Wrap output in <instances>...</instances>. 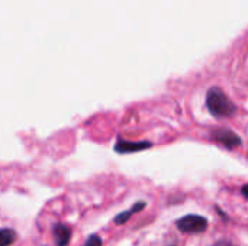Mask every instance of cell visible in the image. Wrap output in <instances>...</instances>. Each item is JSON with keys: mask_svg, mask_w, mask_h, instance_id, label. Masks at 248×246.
<instances>
[{"mask_svg": "<svg viewBox=\"0 0 248 246\" xmlns=\"http://www.w3.org/2000/svg\"><path fill=\"white\" fill-rule=\"evenodd\" d=\"M241 193L244 194V197H247L248 199V184H244V186H243V188H241Z\"/></svg>", "mask_w": 248, "mask_h": 246, "instance_id": "9c48e42d", "label": "cell"}, {"mask_svg": "<svg viewBox=\"0 0 248 246\" xmlns=\"http://www.w3.org/2000/svg\"><path fill=\"white\" fill-rule=\"evenodd\" d=\"M83 246H102V239L97 235H92V236H89V239Z\"/></svg>", "mask_w": 248, "mask_h": 246, "instance_id": "ba28073f", "label": "cell"}, {"mask_svg": "<svg viewBox=\"0 0 248 246\" xmlns=\"http://www.w3.org/2000/svg\"><path fill=\"white\" fill-rule=\"evenodd\" d=\"M153 144L147 142V141H138V142H131V141H125V139H118V142L115 144V151L118 154H131V152H140L144 149L151 148Z\"/></svg>", "mask_w": 248, "mask_h": 246, "instance_id": "277c9868", "label": "cell"}, {"mask_svg": "<svg viewBox=\"0 0 248 246\" xmlns=\"http://www.w3.org/2000/svg\"><path fill=\"white\" fill-rule=\"evenodd\" d=\"M17 241V233L13 229H0V246H10Z\"/></svg>", "mask_w": 248, "mask_h": 246, "instance_id": "52a82bcc", "label": "cell"}, {"mask_svg": "<svg viewBox=\"0 0 248 246\" xmlns=\"http://www.w3.org/2000/svg\"><path fill=\"white\" fill-rule=\"evenodd\" d=\"M145 206H147L145 202H138V203H135L129 210H126V212H124V213H121V215H118V216L115 217V223H116V225H124V223H126L132 215H135V213L144 210Z\"/></svg>", "mask_w": 248, "mask_h": 246, "instance_id": "8992f818", "label": "cell"}, {"mask_svg": "<svg viewBox=\"0 0 248 246\" xmlns=\"http://www.w3.org/2000/svg\"><path fill=\"white\" fill-rule=\"evenodd\" d=\"M206 106H208V110L211 112V115H214L218 119L231 117L237 112V107L232 103V100L219 87H212L208 90Z\"/></svg>", "mask_w": 248, "mask_h": 246, "instance_id": "6da1fadb", "label": "cell"}, {"mask_svg": "<svg viewBox=\"0 0 248 246\" xmlns=\"http://www.w3.org/2000/svg\"><path fill=\"white\" fill-rule=\"evenodd\" d=\"M54 233V241L57 246H67L70 239H71V229L67 225L62 223H57L52 229Z\"/></svg>", "mask_w": 248, "mask_h": 246, "instance_id": "5b68a950", "label": "cell"}, {"mask_svg": "<svg viewBox=\"0 0 248 246\" xmlns=\"http://www.w3.org/2000/svg\"><path fill=\"white\" fill-rule=\"evenodd\" d=\"M211 136H212V139L215 142L224 145L228 149H234V148H237V146L241 145V138L235 132H232L231 129H228V128L214 129L212 133H211Z\"/></svg>", "mask_w": 248, "mask_h": 246, "instance_id": "3957f363", "label": "cell"}, {"mask_svg": "<svg viewBox=\"0 0 248 246\" xmlns=\"http://www.w3.org/2000/svg\"><path fill=\"white\" fill-rule=\"evenodd\" d=\"M176 226L180 232L186 235H199L208 229V220L206 217L199 215H187L180 217L176 222Z\"/></svg>", "mask_w": 248, "mask_h": 246, "instance_id": "7a4b0ae2", "label": "cell"}]
</instances>
